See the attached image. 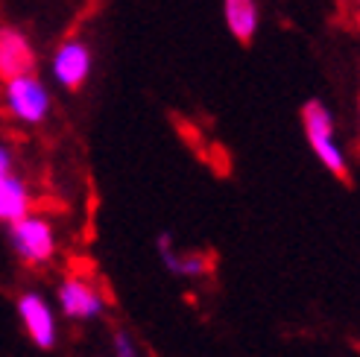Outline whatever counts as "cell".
Segmentation results:
<instances>
[{"instance_id": "7a4b0ae2", "label": "cell", "mask_w": 360, "mask_h": 357, "mask_svg": "<svg viewBox=\"0 0 360 357\" xmlns=\"http://www.w3.org/2000/svg\"><path fill=\"white\" fill-rule=\"evenodd\" d=\"M9 240L12 249L27 264H44L56 252V238H53L50 223L44 217H35V214H27V217L9 223Z\"/></svg>"}, {"instance_id": "3957f363", "label": "cell", "mask_w": 360, "mask_h": 357, "mask_svg": "<svg viewBox=\"0 0 360 357\" xmlns=\"http://www.w3.org/2000/svg\"><path fill=\"white\" fill-rule=\"evenodd\" d=\"M6 105L18 120L41 123L47 109H50V97L39 79L30 77V74H21V77L6 79Z\"/></svg>"}, {"instance_id": "277c9868", "label": "cell", "mask_w": 360, "mask_h": 357, "mask_svg": "<svg viewBox=\"0 0 360 357\" xmlns=\"http://www.w3.org/2000/svg\"><path fill=\"white\" fill-rule=\"evenodd\" d=\"M18 316H21L30 340L39 349L56 346V316H53V308L39 293H24L18 299Z\"/></svg>"}, {"instance_id": "30bf717a", "label": "cell", "mask_w": 360, "mask_h": 357, "mask_svg": "<svg viewBox=\"0 0 360 357\" xmlns=\"http://www.w3.org/2000/svg\"><path fill=\"white\" fill-rule=\"evenodd\" d=\"M226 21H229V30L235 32L240 41H249L258 27L255 4H252V0H226Z\"/></svg>"}, {"instance_id": "6da1fadb", "label": "cell", "mask_w": 360, "mask_h": 357, "mask_svg": "<svg viewBox=\"0 0 360 357\" xmlns=\"http://www.w3.org/2000/svg\"><path fill=\"white\" fill-rule=\"evenodd\" d=\"M302 120H304V132H308V141H311L314 152L319 155V162L326 164L334 176L346 178L349 176L346 158H343V152H340V147L334 144V120H331L328 109L322 103L311 100V103H304Z\"/></svg>"}, {"instance_id": "5b68a950", "label": "cell", "mask_w": 360, "mask_h": 357, "mask_svg": "<svg viewBox=\"0 0 360 357\" xmlns=\"http://www.w3.org/2000/svg\"><path fill=\"white\" fill-rule=\"evenodd\" d=\"M59 308L68 319H94L103 311V296L94 290V284L74 275L62 284L59 290Z\"/></svg>"}, {"instance_id": "8992f818", "label": "cell", "mask_w": 360, "mask_h": 357, "mask_svg": "<svg viewBox=\"0 0 360 357\" xmlns=\"http://www.w3.org/2000/svg\"><path fill=\"white\" fill-rule=\"evenodd\" d=\"M88 67H91V59H88L85 44H79V41L62 44L56 59H53V74H56V79L65 88H70V91H77V88L85 82Z\"/></svg>"}, {"instance_id": "ba28073f", "label": "cell", "mask_w": 360, "mask_h": 357, "mask_svg": "<svg viewBox=\"0 0 360 357\" xmlns=\"http://www.w3.org/2000/svg\"><path fill=\"white\" fill-rule=\"evenodd\" d=\"M30 214V190L12 173H0V220L15 223Z\"/></svg>"}, {"instance_id": "9c48e42d", "label": "cell", "mask_w": 360, "mask_h": 357, "mask_svg": "<svg viewBox=\"0 0 360 357\" xmlns=\"http://www.w3.org/2000/svg\"><path fill=\"white\" fill-rule=\"evenodd\" d=\"M158 255L165 261V266L176 275H185V278H193V275H202L205 273V261L200 255H176L173 252V240L170 235H158Z\"/></svg>"}, {"instance_id": "7c38bea8", "label": "cell", "mask_w": 360, "mask_h": 357, "mask_svg": "<svg viewBox=\"0 0 360 357\" xmlns=\"http://www.w3.org/2000/svg\"><path fill=\"white\" fill-rule=\"evenodd\" d=\"M9 164H12L9 150H0V173H9Z\"/></svg>"}, {"instance_id": "52a82bcc", "label": "cell", "mask_w": 360, "mask_h": 357, "mask_svg": "<svg viewBox=\"0 0 360 357\" xmlns=\"http://www.w3.org/2000/svg\"><path fill=\"white\" fill-rule=\"evenodd\" d=\"M32 65H35V56L24 35L15 30H4V35H0V74H4V79L30 74Z\"/></svg>"}, {"instance_id": "8fae6325", "label": "cell", "mask_w": 360, "mask_h": 357, "mask_svg": "<svg viewBox=\"0 0 360 357\" xmlns=\"http://www.w3.org/2000/svg\"><path fill=\"white\" fill-rule=\"evenodd\" d=\"M115 357H138L132 337L126 334V331H117L115 334Z\"/></svg>"}]
</instances>
